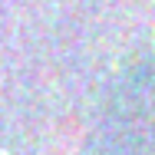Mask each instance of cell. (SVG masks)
<instances>
[{
    "label": "cell",
    "instance_id": "cell-1",
    "mask_svg": "<svg viewBox=\"0 0 155 155\" xmlns=\"http://www.w3.org/2000/svg\"><path fill=\"white\" fill-rule=\"evenodd\" d=\"M106 155H155V69L135 73L106 112Z\"/></svg>",
    "mask_w": 155,
    "mask_h": 155
}]
</instances>
